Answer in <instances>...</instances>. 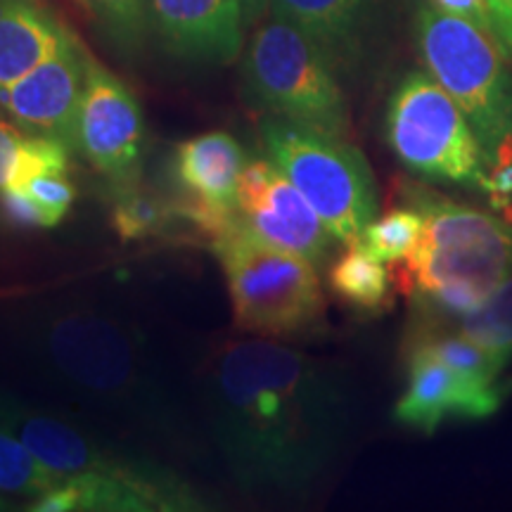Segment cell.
I'll use <instances>...</instances> for the list:
<instances>
[{
  "instance_id": "obj_1",
  "label": "cell",
  "mask_w": 512,
  "mask_h": 512,
  "mask_svg": "<svg viewBox=\"0 0 512 512\" xmlns=\"http://www.w3.org/2000/svg\"><path fill=\"white\" fill-rule=\"evenodd\" d=\"M216 444L245 486L299 489L335 460L349 427L335 370L271 339H230L207 370Z\"/></svg>"
},
{
  "instance_id": "obj_2",
  "label": "cell",
  "mask_w": 512,
  "mask_h": 512,
  "mask_svg": "<svg viewBox=\"0 0 512 512\" xmlns=\"http://www.w3.org/2000/svg\"><path fill=\"white\" fill-rule=\"evenodd\" d=\"M403 197L425 228L415 252L389 264L394 285L434 318L470 316L512 273V223L420 183H403Z\"/></svg>"
},
{
  "instance_id": "obj_3",
  "label": "cell",
  "mask_w": 512,
  "mask_h": 512,
  "mask_svg": "<svg viewBox=\"0 0 512 512\" xmlns=\"http://www.w3.org/2000/svg\"><path fill=\"white\" fill-rule=\"evenodd\" d=\"M29 342L43 368L67 392L128 418L162 422L166 394L145 339L124 320L88 304L36 313Z\"/></svg>"
},
{
  "instance_id": "obj_4",
  "label": "cell",
  "mask_w": 512,
  "mask_h": 512,
  "mask_svg": "<svg viewBox=\"0 0 512 512\" xmlns=\"http://www.w3.org/2000/svg\"><path fill=\"white\" fill-rule=\"evenodd\" d=\"M415 38L427 74L458 102L491 164L512 150V72L496 38L477 24L422 5Z\"/></svg>"
},
{
  "instance_id": "obj_5",
  "label": "cell",
  "mask_w": 512,
  "mask_h": 512,
  "mask_svg": "<svg viewBox=\"0 0 512 512\" xmlns=\"http://www.w3.org/2000/svg\"><path fill=\"white\" fill-rule=\"evenodd\" d=\"M242 93L264 117L347 140L349 110L337 69L302 29L271 17L254 31L242 60Z\"/></svg>"
},
{
  "instance_id": "obj_6",
  "label": "cell",
  "mask_w": 512,
  "mask_h": 512,
  "mask_svg": "<svg viewBox=\"0 0 512 512\" xmlns=\"http://www.w3.org/2000/svg\"><path fill=\"white\" fill-rule=\"evenodd\" d=\"M266 157L309 200L339 245L356 242L377 216V190L366 157L347 140L278 117L259 126Z\"/></svg>"
},
{
  "instance_id": "obj_7",
  "label": "cell",
  "mask_w": 512,
  "mask_h": 512,
  "mask_svg": "<svg viewBox=\"0 0 512 512\" xmlns=\"http://www.w3.org/2000/svg\"><path fill=\"white\" fill-rule=\"evenodd\" d=\"M226 271L238 328L261 337H290L323 318L316 264L304 256L266 245L242 226L211 240Z\"/></svg>"
},
{
  "instance_id": "obj_8",
  "label": "cell",
  "mask_w": 512,
  "mask_h": 512,
  "mask_svg": "<svg viewBox=\"0 0 512 512\" xmlns=\"http://www.w3.org/2000/svg\"><path fill=\"white\" fill-rule=\"evenodd\" d=\"M384 131L394 155L413 174L484 192L489 188V155L458 102L427 72H411L396 86Z\"/></svg>"
},
{
  "instance_id": "obj_9",
  "label": "cell",
  "mask_w": 512,
  "mask_h": 512,
  "mask_svg": "<svg viewBox=\"0 0 512 512\" xmlns=\"http://www.w3.org/2000/svg\"><path fill=\"white\" fill-rule=\"evenodd\" d=\"M76 150L117 188L136 183L143 157L140 105L136 95L93 55H88L86 86L76 121Z\"/></svg>"
},
{
  "instance_id": "obj_10",
  "label": "cell",
  "mask_w": 512,
  "mask_h": 512,
  "mask_svg": "<svg viewBox=\"0 0 512 512\" xmlns=\"http://www.w3.org/2000/svg\"><path fill=\"white\" fill-rule=\"evenodd\" d=\"M240 221L266 245L299 254L320 266L335 238L316 209L271 159H249L238 185Z\"/></svg>"
},
{
  "instance_id": "obj_11",
  "label": "cell",
  "mask_w": 512,
  "mask_h": 512,
  "mask_svg": "<svg viewBox=\"0 0 512 512\" xmlns=\"http://www.w3.org/2000/svg\"><path fill=\"white\" fill-rule=\"evenodd\" d=\"M88 50L76 36L53 57L0 91V107L31 136L53 138L76 150V121L86 86Z\"/></svg>"
},
{
  "instance_id": "obj_12",
  "label": "cell",
  "mask_w": 512,
  "mask_h": 512,
  "mask_svg": "<svg viewBox=\"0 0 512 512\" xmlns=\"http://www.w3.org/2000/svg\"><path fill=\"white\" fill-rule=\"evenodd\" d=\"M508 382H484L448 368L430 351L415 347L408 361V387L394 406L401 425L434 432L446 420H484L503 406Z\"/></svg>"
},
{
  "instance_id": "obj_13",
  "label": "cell",
  "mask_w": 512,
  "mask_h": 512,
  "mask_svg": "<svg viewBox=\"0 0 512 512\" xmlns=\"http://www.w3.org/2000/svg\"><path fill=\"white\" fill-rule=\"evenodd\" d=\"M195 503L183 484L174 482L145 465H131L117 475L67 477L43 496L34 498V512H155V510H195Z\"/></svg>"
},
{
  "instance_id": "obj_14",
  "label": "cell",
  "mask_w": 512,
  "mask_h": 512,
  "mask_svg": "<svg viewBox=\"0 0 512 512\" xmlns=\"http://www.w3.org/2000/svg\"><path fill=\"white\" fill-rule=\"evenodd\" d=\"M150 29L176 55L202 62H233L242 50L240 0H147Z\"/></svg>"
},
{
  "instance_id": "obj_15",
  "label": "cell",
  "mask_w": 512,
  "mask_h": 512,
  "mask_svg": "<svg viewBox=\"0 0 512 512\" xmlns=\"http://www.w3.org/2000/svg\"><path fill=\"white\" fill-rule=\"evenodd\" d=\"M0 427L22 441L48 470L60 477L117 475L128 470V463L114 458L100 444L53 415L38 413L12 399L0 396Z\"/></svg>"
},
{
  "instance_id": "obj_16",
  "label": "cell",
  "mask_w": 512,
  "mask_h": 512,
  "mask_svg": "<svg viewBox=\"0 0 512 512\" xmlns=\"http://www.w3.org/2000/svg\"><path fill=\"white\" fill-rule=\"evenodd\" d=\"M271 12L302 29L337 72H349L366 55L377 0H271Z\"/></svg>"
},
{
  "instance_id": "obj_17",
  "label": "cell",
  "mask_w": 512,
  "mask_h": 512,
  "mask_svg": "<svg viewBox=\"0 0 512 512\" xmlns=\"http://www.w3.org/2000/svg\"><path fill=\"white\" fill-rule=\"evenodd\" d=\"M72 36L31 0H0V91L53 57Z\"/></svg>"
},
{
  "instance_id": "obj_18",
  "label": "cell",
  "mask_w": 512,
  "mask_h": 512,
  "mask_svg": "<svg viewBox=\"0 0 512 512\" xmlns=\"http://www.w3.org/2000/svg\"><path fill=\"white\" fill-rule=\"evenodd\" d=\"M245 152L230 133L211 131L178 145L176 178L185 192L221 209H238Z\"/></svg>"
},
{
  "instance_id": "obj_19",
  "label": "cell",
  "mask_w": 512,
  "mask_h": 512,
  "mask_svg": "<svg viewBox=\"0 0 512 512\" xmlns=\"http://www.w3.org/2000/svg\"><path fill=\"white\" fill-rule=\"evenodd\" d=\"M69 169V147L53 138L31 136L0 119V190L19 188L38 174Z\"/></svg>"
},
{
  "instance_id": "obj_20",
  "label": "cell",
  "mask_w": 512,
  "mask_h": 512,
  "mask_svg": "<svg viewBox=\"0 0 512 512\" xmlns=\"http://www.w3.org/2000/svg\"><path fill=\"white\" fill-rule=\"evenodd\" d=\"M384 266L358 245H349L330 268L332 292L361 311H380L392 294V273Z\"/></svg>"
},
{
  "instance_id": "obj_21",
  "label": "cell",
  "mask_w": 512,
  "mask_h": 512,
  "mask_svg": "<svg viewBox=\"0 0 512 512\" xmlns=\"http://www.w3.org/2000/svg\"><path fill=\"white\" fill-rule=\"evenodd\" d=\"M456 332L472 339L508 368L512 363V273L475 313L458 318Z\"/></svg>"
},
{
  "instance_id": "obj_22",
  "label": "cell",
  "mask_w": 512,
  "mask_h": 512,
  "mask_svg": "<svg viewBox=\"0 0 512 512\" xmlns=\"http://www.w3.org/2000/svg\"><path fill=\"white\" fill-rule=\"evenodd\" d=\"M422 228H425V219L413 204H408L370 221L351 245H358L373 259L389 266L408 259L415 252L422 238Z\"/></svg>"
},
{
  "instance_id": "obj_23",
  "label": "cell",
  "mask_w": 512,
  "mask_h": 512,
  "mask_svg": "<svg viewBox=\"0 0 512 512\" xmlns=\"http://www.w3.org/2000/svg\"><path fill=\"white\" fill-rule=\"evenodd\" d=\"M60 482L64 477L48 470L15 434L0 427V494L38 498Z\"/></svg>"
},
{
  "instance_id": "obj_24",
  "label": "cell",
  "mask_w": 512,
  "mask_h": 512,
  "mask_svg": "<svg viewBox=\"0 0 512 512\" xmlns=\"http://www.w3.org/2000/svg\"><path fill=\"white\" fill-rule=\"evenodd\" d=\"M176 216V202H166L164 197L133 185L119 188L117 200L112 204V226L121 240H140L162 233Z\"/></svg>"
},
{
  "instance_id": "obj_25",
  "label": "cell",
  "mask_w": 512,
  "mask_h": 512,
  "mask_svg": "<svg viewBox=\"0 0 512 512\" xmlns=\"http://www.w3.org/2000/svg\"><path fill=\"white\" fill-rule=\"evenodd\" d=\"M107 36L126 53L136 50L150 29L147 0H88Z\"/></svg>"
},
{
  "instance_id": "obj_26",
  "label": "cell",
  "mask_w": 512,
  "mask_h": 512,
  "mask_svg": "<svg viewBox=\"0 0 512 512\" xmlns=\"http://www.w3.org/2000/svg\"><path fill=\"white\" fill-rule=\"evenodd\" d=\"M27 190V195L41 209L46 228H53L67 216L69 207L76 200V190L72 181H67V171H50V174H38L29 178L27 183L19 185Z\"/></svg>"
},
{
  "instance_id": "obj_27",
  "label": "cell",
  "mask_w": 512,
  "mask_h": 512,
  "mask_svg": "<svg viewBox=\"0 0 512 512\" xmlns=\"http://www.w3.org/2000/svg\"><path fill=\"white\" fill-rule=\"evenodd\" d=\"M0 204H3L8 219L19 223V226L46 228V219H43L41 209L36 207V202L31 200L24 188L0 190Z\"/></svg>"
},
{
  "instance_id": "obj_28",
  "label": "cell",
  "mask_w": 512,
  "mask_h": 512,
  "mask_svg": "<svg viewBox=\"0 0 512 512\" xmlns=\"http://www.w3.org/2000/svg\"><path fill=\"white\" fill-rule=\"evenodd\" d=\"M491 19V36L501 46L503 55L512 60V0H486Z\"/></svg>"
},
{
  "instance_id": "obj_29",
  "label": "cell",
  "mask_w": 512,
  "mask_h": 512,
  "mask_svg": "<svg viewBox=\"0 0 512 512\" xmlns=\"http://www.w3.org/2000/svg\"><path fill=\"white\" fill-rule=\"evenodd\" d=\"M432 5H437L439 10L448 12V15L467 19V22L477 24L479 29H484L486 34H491L489 5H486V0H432Z\"/></svg>"
},
{
  "instance_id": "obj_30",
  "label": "cell",
  "mask_w": 512,
  "mask_h": 512,
  "mask_svg": "<svg viewBox=\"0 0 512 512\" xmlns=\"http://www.w3.org/2000/svg\"><path fill=\"white\" fill-rule=\"evenodd\" d=\"M242 5V17L245 24H254L264 17V12L271 8V0H240Z\"/></svg>"
},
{
  "instance_id": "obj_31",
  "label": "cell",
  "mask_w": 512,
  "mask_h": 512,
  "mask_svg": "<svg viewBox=\"0 0 512 512\" xmlns=\"http://www.w3.org/2000/svg\"><path fill=\"white\" fill-rule=\"evenodd\" d=\"M5 508H8V496L0 494V510H5Z\"/></svg>"
}]
</instances>
